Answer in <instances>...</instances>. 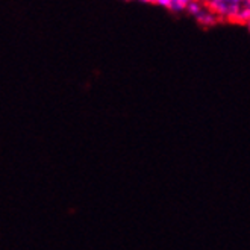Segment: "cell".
<instances>
[{
    "instance_id": "cell-2",
    "label": "cell",
    "mask_w": 250,
    "mask_h": 250,
    "mask_svg": "<svg viewBox=\"0 0 250 250\" xmlns=\"http://www.w3.org/2000/svg\"><path fill=\"white\" fill-rule=\"evenodd\" d=\"M187 14H189V17H193L194 21L203 27H211L220 21L214 14V11L207 3H202L199 0H196V2L188 8Z\"/></svg>"
},
{
    "instance_id": "cell-3",
    "label": "cell",
    "mask_w": 250,
    "mask_h": 250,
    "mask_svg": "<svg viewBox=\"0 0 250 250\" xmlns=\"http://www.w3.org/2000/svg\"><path fill=\"white\" fill-rule=\"evenodd\" d=\"M196 0H155L153 5H158L170 12H187L188 8L193 5Z\"/></svg>"
},
{
    "instance_id": "cell-1",
    "label": "cell",
    "mask_w": 250,
    "mask_h": 250,
    "mask_svg": "<svg viewBox=\"0 0 250 250\" xmlns=\"http://www.w3.org/2000/svg\"><path fill=\"white\" fill-rule=\"evenodd\" d=\"M220 21L247 24L250 21V0H212L208 5Z\"/></svg>"
},
{
    "instance_id": "cell-6",
    "label": "cell",
    "mask_w": 250,
    "mask_h": 250,
    "mask_svg": "<svg viewBox=\"0 0 250 250\" xmlns=\"http://www.w3.org/2000/svg\"><path fill=\"white\" fill-rule=\"evenodd\" d=\"M246 26H247V29H249V32H250V21H249V23H247Z\"/></svg>"
},
{
    "instance_id": "cell-4",
    "label": "cell",
    "mask_w": 250,
    "mask_h": 250,
    "mask_svg": "<svg viewBox=\"0 0 250 250\" xmlns=\"http://www.w3.org/2000/svg\"><path fill=\"white\" fill-rule=\"evenodd\" d=\"M138 2H143V3H155V0H138Z\"/></svg>"
},
{
    "instance_id": "cell-5",
    "label": "cell",
    "mask_w": 250,
    "mask_h": 250,
    "mask_svg": "<svg viewBox=\"0 0 250 250\" xmlns=\"http://www.w3.org/2000/svg\"><path fill=\"white\" fill-rule=\"evenodd\" d=\"M199 2H202V3H207V5H209L212 0H199Z\"/></svg>"
}]
</instances>
